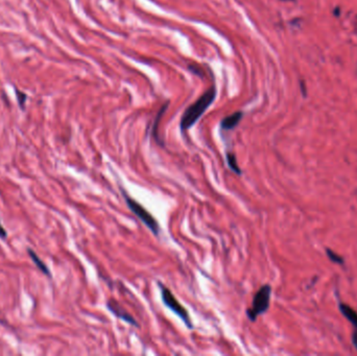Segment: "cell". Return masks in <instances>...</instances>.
Masks as SVG:
<instances>
[{
	"label": "cell",
	"instance_id": "6da1fadb",
	"mask_svg": "<svg viewBox=\"0 0 357 356\" xmlns=\"http://www.w3.org/2000/svg\"><path fill=\"white\" fill-rule=\"evenodd\" d=\"M216 96V89L213 86L210 89H208L198 101L189 106L184 114L182 115L180 121V129L182 133L188 131L192 126L195 125L202 115L205 113L206 110L212 105Z\"/></svg>",
	"mask_w": 357,
	"mask_h": 356
},
{
	"label": "cell",
	"instance_id": "7a4b0ae2",
	"mask_svg": "<svg viewBox=\"0 0 357 356\" xmlns=\"http://www.w3.org/2000/svg\"><path fill=\"white\" fill-rule=\"evenodd\" d=\"M121 193H122V195H124L125 201H126L128 207H129V209L135 215H136L147 228H149L152 231V233L154 235L158 236L159 233H160V230H161V228H160V225L158 223V220L149 211H147L140 203H138L137 201H135L134 199H132L131 196L126 192V190L124 188H121Z\"/></svg>",
	"mask_w": 357,
	"mask_h": 356
},
{
	"label": "cell",
	"instance_id": "3957f363",
	"mask_svg": "<svg viewBox=\"0 0 357 356\" xmlns=\"http://www.w3.org/2000/svg\"><path fill=\"white\" fill-rule=\"evenodd\" d=\"M158 286L160 288V291H161L162 301L165 304L166 307H168L172 312H175L187 328L193 329V324L187 309L176 299L175 294L172 293L170 289H168L164 284H162L161 282H158Z\"/></svg>",
	"mask_w": 357,
	"mask_h": 356
},
{
	"label": "cell",
	"instance_id": "277c9868",
	"mask_svg": "<svg viewBox=\"0 0 357 356\" xmlns=\"http://www.w3.org/2000/svg\"><path fill=\"white\" fill-rule=\"evenodd\" d=\"M270 294H272V287L268 284L261 286L260 289L256 292L253 299L252 307L247 309V315L251 322H255L258 316L268 310Z\"/></svg>",
	"mask_w": 357,
	"mask_h": 356
},
{
	"label": "cell",
	"instance_id": "5b68a950",
	"mask_svg": "<svg viewBox=\"0 0 357 356\" xmlns=\"http://www.w3.org/2000/svg\"><path fill=\"white\" fill-rule=\"evenodd\" d=\"M107 308L112 312L116 317L120 318V320L127 322L128 324L134 326V327H139V324L137 323V321L135 320V318L128 312L126 311L124 308L121 307V306L115 302L114 300H109L107 303Z\"/></svg>",
	"mask_w": 357,
	"mask_h": 356
},
{
	"label": "cell",
	"instance_id": "8992f818",
	"mask_svg": "<svg viewBox=\"0 0 357 356\" xmlns=\"http://www.w3.org/2000/svg\"><path fill=\"white\" fill-rule=\"evenodd\" d=\"M243 117V112L237 111L230 116L225 117L220 121V129L223 131H231L235 129Z\"/></svg>",
	"mask_w": 357,
	"mask_h": 356
},
{
	"label": "cell",
	"instance_id": "52a82bcc",
	"mask_svg": "<svg viewBox=\"0 0 357 356\" xmlns=\"http://www.w3.org/2000/svg\"><path fill=\"white\" fill-rule=\"evenodd\" d=\"M168 106H169V102H166V103L161 107V109L159 110V112H158V114L156 115V118H155V120H154V125H153V131H152V133H153V136H154L155 140H156L159 144H162V143H161V141H160V138H159V136H158V128H159V125H160V121H161L162 116H163L164 113L166 112V110H167Z\"/></svg>",
	"mask_w": 357,
	"mask_h": 356
},
{
	"label": "cell",
	"instance_id": "ba28073f",
	"mask_svg": "<svg viewBox=\"0 0 357 356\" xmlns=\"http://www.w3.org/2000/svg\"><path fill=\"white\" fill-rule=\"evenodd\" d=\"M339 309L343 316L346 317L350 323H352V325L355 327V330H357V312L346 304H340Z\"/></svg>",
	"mask_w": 357,
	"mask_h": 356
},
{
	"label": "cell",
	"instance_id": "9c48e42d",
	"mask_svg": "<svg viewBox=\"0 0 357 356\" xmlns=\"http://www.w3.org/2000/svg\"><path fill=\"white\" fill-rule=\"evenodd\" d=\"M29 253H30V256H31L32 260L36 263L37 267H38V268L40 269V271H41L43 274H45L46 276H51V272H49V268L45 265V263L39 258V257L37 256V254H36L34 251H32V250H29Z\"/></svg>",
	"mask_w": 357,
	"mask_h": 356
},
{
	"label": "cell",
	"instance_id": "30bf717a",
	"mask_svg": "<svg viewBox=\"0 0 357 356\" xmlns=\"http://www.w3.org/2000/svg\"><path fill=\"white\" fill-rule=\"evenodd\" d=\"M227 162H228V165L232 171H234V173L239 175V176L241 175V169L237 164L236 156L233 153H230V152L227 153Z\"/></svg>",
	"mask_w": 357,
	"mask_h": 356
},
{
	"label": "cell",
	"instance_id": "8fae6325",
	"mask_svg": "<svg viewBox=\"0 0 357 356\" xmlns=\"http://www.w3.org/2000/svg\"><path fill=\"white\" fill-rule=\"evenodd\" d=\"M326 253H327L328 257H329V259L333 261L334 263H338V264H342V263H343V259L341 258L340 256H338L335 252H333V251L330 250V249H327V250H326Z\"/></svg>",
	"mask_w": 357,
	"mask_h": 356
},
{
	"label": "cell",
	"instance_id": "7c38bea8",
	"mask_svg": "<svg viewBox=\"0 0 357 356\" xmlns=\"http://www.w3.org/2000/svg\"><path fill=\"white\" fill-rule=\"evenodd\" d=\"M17 92V98H18V102H19V105L22 109H24V107H26V101H27V94L26 93H23L19 90H16Z\"/></svg>",
	"mask_w": 357,
	"mask_h": 356
},
{
	"label": "cell",
	"instance_id": "4fadbf2b",
	"mask_svg": "<svg viewBox=\"0 0 357 356\" xmlns=\"http://www.w3.org/2000/svg\"><path fill=\"white\" fill-rule=\"evenodd\" d=\"M352 341H353L354 346H355L356 349H357V330L354 331V333H353V335H352Z\"/></svg>",
	"mask_w": 357,
	"mask_h": 356
},
{
	"label": "cell",
	"instance_id": "5bb4252c",
	"mask_svg": "<svg viewBox=\"0 0 357 356\" xmlns=\"http://www.w3.org/2000/svg\"><path fill=\"white\" fill-rule=\"evenodd\" d=\"M0 237H3V238L7 237V232L2 225H0Z\"/></svg>",
	"mask_w": 357,
	"mask_h": 356
},
{
	"label": "cell",
	"instance_id": "9a60e30c",
	"mask_svg": "<svg viewBox=\"0 0 357 356\" xmlns=\"http://www.w3.org/2000/svg\"><path fill=\"white\" fill-rule=\"evenodd\" d=\"M301 88H302V92H303L304 96H306V89H305V85L303 82H301Z\"/></svg>",
	"mask_w": 357,
	"mask_h": 356
},
{
	"label": "cell",
	"instance_id": "2e32d148",
	"mask_svg": "<svg viewBox=\"0 0 357 356\" xmlns=\"http://www.w3.org/2000/svg\"><path fill=\"white\" fill-rule=\"evenodd\" d=\"M334 13H335V15H336V16H338V15H339V10H338V9H335V12H334Z\"/></svg>",
	"mask_w": 357,
	"mask_h": 356
},
{
	"label": "cell",
	"instance_id": "e0dca14e",
	"mask_svg": "<svg viewBox=\"0 0 357 356\" xmlns=\"http://www.w3.org/2000/svg\"><path fill=\"white\" fill-rule=\"evenodd\" d=\"M282 2H292V0H282Z\"/></svg>",
	"mask_w": 357,
	"mask_h": 356
}]
</instances>
